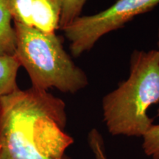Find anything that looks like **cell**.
<instances>
[{"label": "cell", "instance_id": "12", "mask_svg": "<svg viewBox=\"0 0 159 159\" xmlns=\"http://www.w3.org/2000/svg\"><path fill=\"white\" fill-rule=\"evenodd\" d=\"M0 159H2V158H1V156H0Z\"/></svg>", "mask_w": 159, "mask_h": 159}, {"label": "cell", "instance_id": "11", "mask_svg": "<svg viewBox=\"0 0 159 159\" xmlns=\"http://www.w3.org/2000/svg\"><path fill=\"white\" fill-rule=\"evenodd\" d=\"M157 44H158V50H159V27L158 29V42H157ZM157 116L159 117V108L158 109V112H157Z\"/></svg>", "mask_w": 159, "mask_h": 159}, {"label": "cell", "instance_id": "1", "mask_svg": "<svg viewBox=\"0 0 159 159\" xmlns=\"http://www.w3.org/2000/svg\"><path fill=\"white\" fill-rule=\"evenodd\" d=\"M66 104L47 91L18 89L0 98L2 159H70Z\"/></svg>", "mask_w": 159, "mask_h": 159}, {"label": "cell", "instance_id": "3", "mask_svg": "<svg viewBox=\"0 0 159 159\" xmlns=\"http://www.w3.org/2000/svg\"><path fill=\"white\" fill-rule=\"evenodd\" d=\"M13 23L16 39L14 55L27 71L32 87L43 91L55 88L75 94L88 85L86 74L65 51L61 38Z\"/></svg>", "mask_w": 159, "mask_h": 159}, {"label": "cell", "instance_id": "4", "mask_svg": "<svg viewBox=\"0 0 159 159\" xmlns=\"http://www.w3.org/2000/svg\"><path fill=\"white\" fill-rule=\"evenodd\" d=\"M159 5V0H117L98 13L80 16L63 29L73 57H80L94 47L101 37L124 27L137 16Z\"/></svg>", "mask_w": 159, "mask_h": 159}, {"label": "cell", "instance_id": "6", "mask_svg": "<svg viewBox=\"0 0 159 159\" xmlns=\"http://www.w3.org/2000/svg\"><path fill=\"white\" fill-rule=\"evenodd\" d=\"M20 67L15 55H0V98L19 89L16 77Z\"/></svg>", "mask_w": 159, "mask_h": 159}, {"label": "cell", "instance_id": "5", "mask_svg": "<svg viewBox=\"0 0 159 159\" xmlns=\"http://www.w3.org/2000/svg\"><path fill=\"white\" fill-rule=\"evenodd\" d=\"M15 22L46 33L59 29L63 0H5Z\"/></svg>", "mask_w": 159, "mask_h": 159}, {"label": "cell", "instance_id": "8", "mask_svg": "<svg viewBox=\"0 0 159 159\" xmlns=\"http://www.w3.org/2000/svg\"><path fill=\"white\" fill-rule=\"evenodd\" d=\"M87 1L88 0H63L59 29H64L77 18L80 16Z\"/></svg>", "mask_w": 159, "mask_h": 159}, {"label": "cell", "instance_id": "10", "mask_svg": "<svg viewBox=\"0 0 159 159\" xmlns=\"http://www.w3.org/2000/svg\"><path fill=\"white\" fill-rule=\"evenodd\" d=\"M88 141L95 159H107L103 137L97 129H92L90 131Z\"/></svg>", "mask_w": 159, "mask_h": 159}, {"label": "cell", "instance_id": "2", "mask_svg": "<svg viewBox=\"0 0 159 159\" xmlns=\"http://www.w3.org/2000/svg\"><path fill=\"white\" fill-rule=\"evenodd\" d=\"M159 102V50H134L126 80L103 97V120L112 136L142 137L152 125L148 111Z\"/></svg>", "mask_w": 159, "mask_h": 159}, {"label": "cell", "instance_id": "9", "mask_svg": "<svg viewBox=\"0 0 159 159\" xmlns=\"http://www.w3.org/2000/svg\"><path fill=\"white\" fill-rule=\"evenodd\" d=\"M142 138L144 153L152 159H159V125H152Z\"/></svg>", "mask_w": 159, "mask_h": 159}, {"label": "cell", "instance_id": "7", "mask_svg": "<svg viewBox=\"0 0 159 159\" xmlns=\"http://www.w3.org/2000/svg\"><path fill=\"white\" fill-rule=\"evenodd\" d=\"M5 0H0V55H15L16 33Z\"/></svg>", "mask_w": 159, "mask_h": 159}]
</instances>
